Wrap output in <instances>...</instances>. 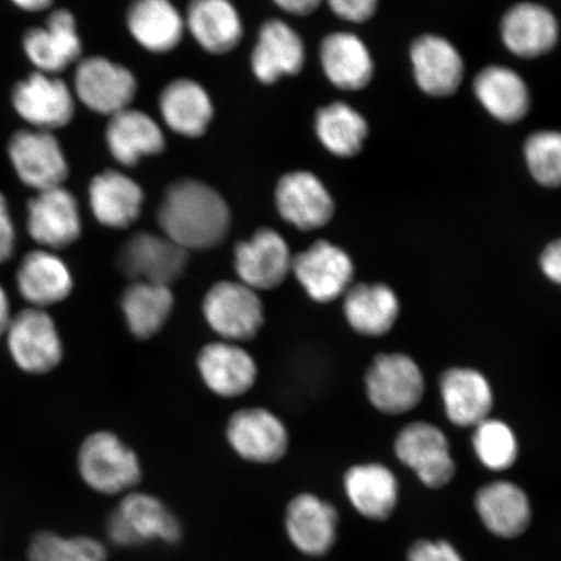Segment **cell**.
Masks as SVG:
<instances>
[{
	"mask_svg": "<svg viewBox=\"0 0 561 561\" xmlns=\"http://www.w3.org/2000/svg\"><path fill=\"white\" fill-rule=\"evenodd\" d=\"M275 203L278 214L294 228L312 231L328 226L334 216V201L318 175L294 171L277 182Z\"/></svg>",
	"mask_w": 561,
	"mask_h": 561,
	"instance_id": "obj_16",
	"label": "cell"
},
{
	"mask_svg": "<svg viewBox=\"0 0 561 561\" xmlns=\"http://www.w3.org/2000/svg\"><path fill=\"white\" fill-rule=\"evenodd\" d=\"M369 401L388 415H402L420 404L425 380L417 363L409 355L392 353L376 357L366 376Z\"/></svg>",
	"mask_w": 561,
	"mask_h": 561,
	"instance_id": "obj_10",
	"label": "cell"
},
{
	"mask_svg": "<svg viewBox=\"0 0 561 561\" xmlns=\"http://www.w3.org/2000/svg\"><path fill=\"white\" fill-rule=\"evenodd\" d=\"M77 467L90 489L105 495L138 485L142 469L135 451L111 432H95L82 442Z\"/></svg>",
	"mask_w": 561,
	"mask_h": 561,
	"instance_id": "obj_3",
	"label": "cell"
},
{
	"mask_svg": "<svg viewBox=\"0 0 561 561\" xmlns=\"http://www.w3.org/2000/svg\"><path fill=\"white\" fill-rule=\"evenodd\" d=\"M15 284L27 307L48 310L60 305L75 290V277L65 259L55 251L35 249L21 259Z\"/></svg>",
	"mask_w": 561,
	"mask_h": 561,
	"instance_id": "obj_17",
	"label": "cell"
},
{
	"mask_svg": "<svg viewBox=\"0 0 561 561\" xmlns=\"http://www.w3.org/2000/svg\"><path fill=\"white\" fill-rule=\"evenodd\" d=\"M30 561H107V551L98 539L66 538L51 531H39L27 549Z\"/></svg>",
	"mask_w": 561,
	"mask_h": 561,
	"instance_id": "obj_38",
	"label": "cell"
},
{
	"mask_svg": "<svg viewBox=\"0 0 561 561\" xmlns=\"http://www.w3.org/2000/svg\"><path fill=\"white\" fill-rule=\"evenodd\" d=\"M21 44L26 58L42 73L58 76L81 60L82 41L68 10L53 11L44 26L24 33Z\"/></svg>",
	"mask_w": 561,
	"mask_h": 561,
	"instance_id": "obj_15",
	"label": "cell"
},
{
	"mask_svg": "<svg viewBox=\"0 0 561 561\" xmlns=\"http://www.w3.org/2000/svg\"><path fill=\"white\" fill-rule=\"evenodd\" d=\"M293 255L285 238L272 228H262L234 248V268L241 283L252 290H272L290 275Z\"/></svg>",
	"mask_w": 561,
	"mask_h": 561,
	"instance_id": "obj_14",
	"label": "cell"
},
{
	"mask_svg": "<svg viewBox=\"0 0 561 561\" xmlns=\"http://www.w3.org/2000/svg\"><path fill=\"white\" fill-rule=\"evenodd\" d=\"M7 152L18 179L35 193L65 185L69 164L54 133L21 129L10 137Z\"/></svg>",
	"mask_w": 561,
	"mask_h": 561,
	"instance_id": "obj_6",
	"label": "cell"
},
{
	"mask_svg": "<svg viewBox=\"0 0 561 561\" xmlns=\"http://www.w3.org/2000/svg\"><path fill=\"white\" fill-rule=\"evenodd\" d=\"M345 491L353 507L369 520H388L397 508V476L378 462L351 467L345 474Z\"/></svg>",
	"mask_w": 561,
	"mask_h": 561,
	"instance_id": "obj_32",
	"label": "cell"
},
{
	"mask_svg": "<svg viewBox=\"0 0 561 561\" xmlns=\"http://www.w3.org/2000/svg\"><path fill=\"white\" fill-rule=\"evenodd\" d=\"M112 543L136 547L149 542L178 543L182 536L179 518L158 497L130 493L112 511L107 522Z\"/></svg>",
	"mask_w": 561,
	"mask_h": 561,
	"instance_id": "obj_4",
	"label": "cell"
},
{
	"mask_svg": "<svg viewBox=\"0 0 561 561\" xmlns=\"http://www.w3.org/2000/svg\"><path fill=\"white\" fill-rule=\"evenodd\" d=\"M440 396L448 420L456 426H477L489 419L493 390L481 371L453 368L440 377Z\"/></svg>",
	"mask_w": 561,
	"mask_h": 561,
	"instance_id": "obj_30",
	"label": "cell"
},
{
	"mask_svg": "<svg viewBox=\"0 0 561 561\" xmlns=\"http://www.w3.org/2000/svg\"><path fill=\"white\" fill-rule=\"evenodd\" d=\"M13 364L26 375L50 374L65 357V343L47 310L26 307L13 313L4 335Z\"/></svg>",
	"mask_w": 561,
	"mask_h": 561,
	"instance_id": "obj_2",
	"label": "cell"
},
{
	"mask_svg": "<svg viewBox=\"0 0 561 561\" xmlns=\"http://www.w3.org/2000/svg\"><path fill=\"white\" fill-rule=\"evenodd\" d=\"M126 26L139 46L152 54H170L184 38L185 18L172 0H131Z\"/></svg>",
	"mask_w": 561,
	"mask_h": 561,
	"instance_id": "obj_25",
	"label": "cell"
},
{
	"mask_svg": "<svg viewBox=\"0 0 561 561\" xmlns=\"http://www.w3.org/2000/svg\"><path fill=\"white\" fill-rule=\"evenodd\" d=\"M407 561H465L458 550L447 541L421 539L410 547Z\"/></svg>",
	"mask_w": 561,
	"mask_h": 561,
	"instance_id": "obj_40",
	"label": "cell"
},
{
	"mask_svg": "<svg viewBox=\"0 0 561 561\" xmlns=\"http://www.w3.org/2000/svg\"><path fill=\"white\" fill-rule=\"evenodd\" d=\"M12 107L32 129L66 128L76 115L73 90L58 76L38 72L21 80L11 91Z\"/></svg>",
	"mask_w": 561,
	"mask_h": 561,
	"instance_id": "obj_5",
	"label": "cell"
},
{
	"mask_svg": "<svg viewBox=\"0 0 561 561\" xmlns=\"http://www.w3.org/2000/svg\"><path fill=\"white\" fill-rule=\"evenodd\" d=\"M159 110L168 128L186 138L205 136L215 114L207 90L191 79L168 83L160 93Z\"/></svg>",
	"mask_w": 561,
	"mask_h": 561,
	"instance_id": "obj_29",
	"label": "cell"
},
{
	"mask_svg": "<svg viewBox=\"0 0 561 561\" xmlns=\"http://www.w3.org/2000/svg\"><path fill=\"white\" fill-rule=\"evenodd\" d=\"M138 83L130 70L104 56H89L77 62L73 93L90 111L114 116L129 108Z\"/></svg>",
	"mask_w": 561,
	"mask_h": 561,
	"instance_id": "obj_7",
	"label": "cell"
},
{
	"mask_svg": "<svg viewBox=\"0 0 561 561\" xmlns=\"http://www.w3.org/2000/svg\"><path fill=\"white\" fill-rule=\"evenodd\" d=\"M88 193L91 214L105 228H129L142 213V187L121 171L111 170L94 175Z\"/></svg>",
	"mask_w": 561,
	"mask_h": 561,
	"instance_id": "obj_23",
	"label": "cell"
},
{
	"mask_svg": "<svg viewBox=\"0 0 561 561\" xmlns=\"http://www.w3.org/2000/svg\"><path fill=\"white\" fill-rule=\"evenodd\" d=\"M476 510L485 528L504 539L520 537L531 523L528 495L508 481L491 482L477 491Z\"/></svg>",
	"mask_w": 561,
	"mask_h": 561,
	"instance_id": "obj_28",
	"label": "cell"
},
{
	"mask_svg": "<svg viewBox=\"0 0 561 561\" xmlns=\"http://www.w3.org/2000/svg\"><path fill=\"white\" fill-rule=\"evenodd\" d=\"M339 514L331 503L313 494H300L290 501L285 529L290 542L307 557L319 558L333 549Z\"/></svg>",
	"mask_w": 561,
	"mask_h": 561,
	"instance_id": "obj_20",
	"label": "cell"
},
{
	"mask_svg": "<svg viewBox=\"0 0 561 561\" xmlns=\"http://www.w3.org/2000/svg\"><path fill=\"white\" fill-rule=\"evenodd\" d=\"M251 69L264 85L297 76L306 62L305 42L294 27L278 19L266 20L251 54Z\"/></svg>",
	"mask_w": 561,
	"mask_h": 561,
	"instance_id": "obj_19",
	"label": "cell"
},
{
	"mask_svg": "<svg viewBox=\"0 0 561 561\" xmlns=\"http://www.w3.org/2000/svg\"><path fill=\"white\" fill-rule=\"evenodd\" d=\"M524 156L539 185L561 187V131L533 133L524 145Z\"/></svg>",
	"mask_w": 561,
	"mask_h": 561,
	"instance_id": "obj_39",
	"label": "cell"
},
{
	"mask_svg": "<svg viewBox=\"0 0 561 561\" xmlns=\"http://www.w3.org/2000/svg\"><path fill=\"white\" fill-rule=\"evenodd\" d=\"M272 2L289 15L308 16L318 11L324 0H272Z\"/></svg>",
	"mask_w": 561,
	"mask_h": 561,
	"instance_id": "obj_44",
	"label": "cell"
},
{
	"mask_svg": "<svg viewBox=\"0 0 561 561\" xmlns=\"http://www.w3.org/2000/svg\"><path fill=\"white\" fill-rule=\"evenodd\" d=\"M188 252L164 234L137 233L123 245L118 270L133 283L171 287L187 265Z\"/></svg>",
	"mask_w": 561,
	"mask_h": 561,
	"instance_id": "obj_11",
	"label": "cell"
},
{
	"mask_svg": "<svg viewBox=\"0 0 561 561\" xmlns=\"http://www.w3.org/2000/svg\"><path fill=\"white\" fill-rule=\"evenodd\" d=\"M503 44L512 54L535 59L549 54L559 41V24L553 13L536 3L512 7L501 25Z\"/></svg>",
	"mask_w": 561,
	"mask_h": 561,
	"instance_id": "obj_26",
	"label": "cell"
},
{
	"mask_svg": "<svg viewBox=\"0 0 561 561\" xmlns=\"http://www.w3.org/2000/svg\"><path fill=\"white\" fill-rule=\"evenodd\" d=\"M227 438L244 460L271 465L284 458L289 433L276 415L264 409L237 411L229 419Z\"/></svg>",
	"mask_w": 561,
	"mask_h": 561,
	"instance_id": "obj_18",
	"label": "cell"
},
{
	"mask_svg": "<svg viewBox=\"0 0 561 561\" xmlns=\"http://www.w3.org/2000/svg\"><path fill=\"white\" fill-rule=\"evenodd\" d=\"M11 2L20 10L37 13L50 9L54 0H11Z\"/></svg>",
	"mask_w": 561,
	"mask_h": 561,
	"instance_id": "obj_46",
	"label": "cell"
},
{
	"mask_svg": "<svg viewBox=\"0 0 561 561\" xmlns=\"http://www.w3.org/2000/svg\"><path fill=\"white\" fill-rule=\"evenodd\" d=\"M111 157L118 164L131 168L139 161L165 150L164 131L144 111L126 108L110 117L104 133Z\"/></svg>",
	"mask_w": 561,
	"mask_h": 561,
	"instance_id": "obj_22",
	"label": "cell"
},
{
	"mask_svg": "<svg viewBox=\"0 0 561 561\" xmlns=\"http://www.w3.org/2000/svg\"><path fill=\"white\" fill-rule=\"evenodd\" d=\"M230 221V209L221 194L193 179L168 186L158 209L161 233L187 252L221 244L229 233Z\"/></svg>",
	"mask_w": 561,
	"mask_h": 561,
	"instance_id": "obj_1",
	"label": "cell"
},
{
	"mask_svg": "<svg viewBox=\"0 0 561 561\" xmlns=\"http://www.w3.org/2000/svg\"><path fill=\"white\" fill-rule=\"evenodd\" d=\"M320 61L328 80L341 90H362L374 79V59L366 44L355 34L336 32L327 35L320 46Z\"/></svg>",
	"mask_w": 561,
	"mask_h": 561,
	"instance_id": "obj_31",
	"label": "cell"
},
{
	"mask_svg": "<svg viewBox=\"0 0 561 561\" xmlns=\"http://www.w3.org/2000/svg\"><path fill=\"white\" fill-rule=\"evenodd\" d=\"M121 306L130 333L139 340H149L165 327L174 298L171 287L131 283L123 293Z\"/></svg>",
	"mask_w": 561,
	"mask_h": 561,
	"instance_id": "obj_35",
	"label": "cell"
},
{
	"mask_svg": "<svg viewBox=\"0 0 561 561\" xmlns=\"http://www.w3.org/2000/svg\"><path fill=\"white\" fill-rule=\"evenodd\" d=\"M329 9L348 23L362 24L375 16L378 0H324Z\"/></svg>",
	"mask_w": 561,
	"mask_h": 561,
	"instance_id": "obj_41",
	"label": "cell"
},
{
	"mask_svg": "<svg viewBox=\"0 0 561 561\" xmlns=\"http://www.w3.org/2000/svg\"><path fill=\"white\" fill-rule=\"evenodd\" d=\"M203 314L213 331L228 342L254 339L264 324V308L257 291L234 280H220L207 291Z\"/></svg>",
	"mask_w": 561,
	"mask_h": 561,
	"instance_id": "obj_8",
	"label": "cell"
},
{
	"mask_svg": "<svg viewBox=\"0 0 561 561\" xmlns=\"http://www.w3.org/2000/svg\"><path fill=\"white\" fill-rule=\"evenodd\" d=\"M291 272L308 297L318 304H329L345 296L353 286L355 268L345 250L318 241L293 256Z\"/></svg>",
	"mask_w": 561,
	"mask_h": 561,
	"instance_id": "obj_12",
	"label": "cell"
},
{
	"mask_svg": "<svg viewBox=\"0 0 561 561\" xmlns=\"http://www.w3.org/2000/svg\"><path fill=\"white\" fill-rule=\"evenodd\" d=\"M542 272L552 283L561 285V238L551 242L541 255Z\"/></svg>",
	"mask_w": 561,
	"mask_h": 561,
	"instance_id": "obj_43",
	"label": "cell"
},
{
	"mask_svg": "<svg viewBox=\"0 0 561 561\" xmlns=\"http://www.w3.org/2000/svg\"><path fill=\"white\" fill-rule=\"evenodd\" d=\"M473 90L477 100L489 114L506 124H515L528 115L530 93L515 70L490 66L476 76Z\"/></svg>",
	"mask_w": 561,
	"mask_h": 561,
	"instance_id": "obj_33",
	"label": "cell"
},
{
	"mask_svg": "<svg viewBox=\"0 0 561 561\" xmlns=\"http://www.w3.org/2000/svg\"><path fill=\"white\" fill-rule=\"evenodd\" d=\"M185 25L208 54L233 51L243 37L242 19L230 0H191Z\"/></svg>",
	"mask_w": 561,
	"mask_h": 561,
	"instance_id": "obj_27",
	"label": "cell"
},
{
	"mask_svg": "<svg viewBox=\"0 0 561 561\" xmlns=\"http://www.w3.org/2000/svg\"><path fill=\"white\" fill-rule=\"evenodd\" d=\"M198 369L216 396L241 397L254 386L257 367L252 356L233 342H214L201 350Z\"/></svg>",
	"mask_w": 561,
	"mask_h": 561,
	"instance_id": "obj_24",
	"label": "cell"
},
{
	"mask_svg": "<svg viewBox=\"0 0 561 561\" xmlns=\"http://www.w3.org/2000/svg\"><path fill=\"white\" fill-rule=\"evenodd\" d=\"M413 75L425 94L444 98L456 93L465 77V61L450 41L421 35L410 50Z\"/></svg>",
	"mask_w": 561,
	"mask_h": 561,
	"instance_id": "obj_21",
	"label": "cell"
},
{
	"mask_svg": "<svg viewBox=\"0 0 561 561\" xmlns=\"http://www.w3.org/2000/svg\"><path fill=\"white\" fill-rule=\"evenodd\" d=\"M399 299L385 284L351 286L345 294L343 312L356 333L368 336L388 334L398 320Z\"/></svg>",
	"mask_w": 561,
	"mask_h": 561,
	"instance_id": "obj_34",
	"label": "cell"
},
{
	"mask_svg": "<svg viewBox=\"0 0 561 561\" xmlns=\"http://www.w3.org/2000/svg\"><path fill=\"white\" fill-rule=\"evenodd\" d=\"M18 233L9 202L0 192V265L9 263L16 252Z\"/></svg>",
	"mask_w": 561,
	"mask_h": 561,
	"instance_id": "obj_42",
	"label": "cell"
},
{
	"mask_svg": "<svg viewBox=\"0 0 561 561\" xmlns=\"http://www.w3.org/2000/svg\"><path fill=\"white\" fill-rule=\"evenodd\" d=\"M396 453L427 488L440 489L454 479L456 466L450 445L436 425L424 421L407 425L399 433Z\"/></svg>",
	"mask_w": 561,
	"mask_h": 561,
	"instance_id": "obj_13",
	"label": "cell"
},
{
	"mask_svg": "<svg viewBox=\"0 0 561 561\" xmlns=\"http://www.w3.org/2000/svg\"><path fill=\"white\" fill-rule=\"evenodd\" d=\"M13 318L12 306L9 293L0 284V340H4L7 329H9Z\"/></svg>",
	"mask_w": 561,
	"mask_h": 561,
	"instance_id": "obj_45",
	"label": "cell"
},
{
	"mask_svg": "<svg viewBox=\"0 0 561 561\" xmlns=\"http://www.w3.org/2000/svg\"><path fill=\"white\" fill-rule=\"evenodd\" d=\"M314 131L333 156L353 158L363 150L369 129L359 112L345 102H333L316 114Z\"/></svg>",
	"mask_w": 561,
	"mask_h": 561,
	"instance_id": "obj_36",
	"label": "cell"
},
{
	"mask_svg": "<svg viewBox=\"0 0 561 561\" xmlns=\"http://www.w3.org/2000/svg\"><path fill=\"white\" fill-rule=\"evenodd\" d=\"M25 227L39 249H68L82 234L79 201L65 185L35 193L26 205Z\"/></svg>",
	"mask_w": 561,
	"mask_h": 561,
	"instance_id": "obj_9",
	"label": "cell"
},
{
	"mask_svg": "<svg viewBox=\"0 0 561 561\" xmlns=\"http://www.w3.org/2000/svg\"><path fill=\"white\" fill-rule=\"evenodd\" d=\"M473 448L482 465L495 472L506 471L518 456L515 433L501 420L486 419L474 426Z\"/></svg>",
	"mask_w": 561,
	"mask_h": 561,
	"instance_id": "obj_37",
	"label": "cell"
}]
</instances>
